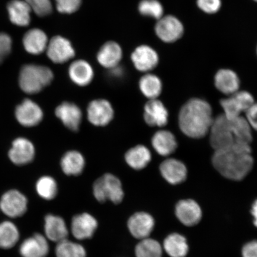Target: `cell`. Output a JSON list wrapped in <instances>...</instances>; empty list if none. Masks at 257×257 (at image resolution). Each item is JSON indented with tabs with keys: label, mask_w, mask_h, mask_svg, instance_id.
Returning <instances> with one entry per match:
<instances>
[{
	"label": "cell",
	"mask_w": 257,
	"mask_h": 257,
	"mask_svg": "<svg viewBox=\"0 0 257 257\" xmlns=\"http://www.w3.org/2000/svg\"><path fill=\"white\" fill-rule=\"evenodd\" d=\"M35 154L33 144L24 138H18L12 144L9 151L10 159L16 165L22 166L32 162Z\"/></svg>",
	"instance_id": "cell-19"
},
{
	"label": "cell",
	"mask_w": 257,
	"mask_h": 257,
	"mask_svg": "<svg viewBox=\"0 0 257 257\" xmlns=\"http://www.w3.org/2000/svg\"><path fill=\"white\" fill-rule=\"evenodd\" d=\"M198 7L207 14H216L221 7V0H197Z\"/></svg>",
	"instance_id": "cell-39"
},
{
	"label": "cell",
	"mask_w": 257,
	"mask_h": 257,
	"mask_svg": "<svg viewBox=\"0 0 257 257\" xmlns=\"http://www.w3.org/2000/svg\"><path fill=\"white\" fill-rule=\"evenodd\" d=\"M253 1H254V2L257 3V0H253Z\"/></svg>",
	"instance_id": "cell-45"
},
{
	"label": "cell",
	"mask_w": 257,
	"mask_h": 257,
	"mask_svg": "<svg viewBox=\"0 0 257 257\" xmlns=\"http://www.w3.org/2000/svg\"><path fill=\"white\" fill-rule=\"evenodd\" d=\"M32 11L40 17H46L53 12L52 3L50 0H24Z\"/></svg>",
	"instance_id": "cell-37"
},
{
	"label": "cell",
	"mask_w": 257,
	"mask_h": 257,
	"mask_svg": "<svg viewBox=\"0 0 257 257\" xmlns=\"http://www.w3.org/2000/svg\"><path fill=\"white\" fill-rule=\"evenodd\" d=\"M86 114L90 123L96 127H104L113 119L114 110L110 101L99 98L89 102Z\"/></svg>",
	"instance_id": "cell-8"
},
{
	"label": "cell",
	"mask_w": 257,
	"mask_h": 257,
	"mask_svg": "<svg viewBox=\"0 0 257 257\" xmlns=\"http://www.w3.org/2000/svg\"><path fill=\"white\" fill-rule=\"evenodd\" d=\"M44 236L48 240L59 243L68 238L69 231L64 218L53 214L44 218Z\"/></svg>",
	"instance_id": "cell-18"
},
{
	"label": "cell",
	"mask_w": 257,
	"mask_h": 257,
	"mask_svg": "<svg viewBox=\"0 0 257 257\" xmlns=\"http://www.w3.org/2000/svg\"><path fill=\"white\" fill-rule=\"evenodd\" d=\"M28 205L27 197L16 189L5 192L0 200V210L11 218L23 216L28 210Z\"/></svg>",
	"instance_id": "cell-6"
},
{
	"label": "cell",
	"mask_w": 257,
	"mask_h": 257,
	"mask_svg": "<svg viewBox=\"0 0 257 257\" xmlns=\"http://www.w3.org/2000/svg\"><path fill=\"white\" fill-rule=\"evenodd\" d=\"M182 133L192 138H201L210 131L214 120L210 104L203 99L193 98L183 105L179 114Z\"/></svg>",
	"instance_id": "cell-3"
},
{
	"label": "cell",
	"mask_w": 257,
	"mask_h": 257,
	"mask_svg": "<svg viewBox=\"0 0 257 257\" xmlns=\"http://www.w3.org/2000/svg\"><path fill=\"white\" fill-rule=\"evenodd\" d=\"M251 127L245 117L229 118L222 114L214 118L211 127L210 144L214 151L240 145H250Z\"/></svg>",
	"instance_id": "cell-1"
},
{
	"label": "cell",
	"mask_w": 257,
	"mask_h": 257,
	"mask_svg": "<svg viewBox=\"0 0 257 257\" xmlns=\"http://www.w3.org/2000/svg\"><path fill=\"white\" fill-rule=\"evenodd\" d=\"M48 43L47 35L40 29H32L25 34L23 44L26 51L33 55H38L46 51Z\"/></svg>",
	"instance_id": "cell-26"
},
{
	"label": "cell",
	"mask_w": 257,
	"mask_h": 257,
	"mask_svg": "<svg viewBox=\"0 0 257 257\" xmlns=\"http://www.w3.org/2000/svg\"><path fill=\"white\" fill-rule=\"evenodd\" d=\"M50 245L46 237L36 233L22 242L19 252L22 257H47Z\"/></svg>",
	"instance_id": "cell-16"
},
{
	"label": "cell",
	"mask_w": 257,
	"mask_h": 257,
	"mask_svg": "<svg viewBox=\"0 0 257 257\" xmlns=\"http://www.w3.org/2000/svg\"><path fill=\"white\" fill-rule=\"evenodd\" d=\"M15 115L19 123L25 127H33L43 120L44 113L36 102L26 99L16 107Z\"/></svg>",
	"instance_id": "cell-14"
},
{
	"label": "cell",
	"mask_w": 257,
	"mask_h": 257,
	"mask_svg": "<svg viewBox=\"0 0 257 257\" xmlns=\"http://www.w3.org/2000/svg\"><path fill=\"white\" fill-rule=\"evenodd\" d=\"M36 191L38 195L45 200L51 201L57 197L58 185L52 177L44 176L38 180Z\"/></svg>",
	"instance_id": "cell-35"
},
{
	"label": "cell",
	"mask_w": 257,
	"mask_h": 257,
	"mask_svg": "<svg viewBox=\"0 0 257 257\" xmlns=\"http://www.w3.org/2000/svg\"><path fill=\"white\" fill-rule=\"evenodd\" d=\"M176 216L186 226L197 224L201 219V209L197 202L192 200L179 201L176 207Z\"/></svg>",
	"instance_id": "cell-20"
},
{
	"label": "cell",
	"mask_w": 257,
	"mask_h": 257,
	"mask_svg": "<svg viewBox=\"0 0 257 257\" xmlns=\"http://www.w3.org/2000/svg\"><path fill=\"white\" fill-rule=\"evenodd\" d=\"M56 117L70 131L77 132L82 124L83 113L79 106L73 102L64 101L55 110Z\"/></svg>",
	"instance_id": "cell-13"
},
{
	"label": "cell",
	"mask_w": 257,
	"mask_h": 257,
	"mask_svg": "<svg viewBox=\"0 0 257 257\" xmlns=\"http://www.w3.org/2000/svg\"><path fill=\"white\" fill-rule=\"evenodd\" d=\"M212 163L218 172L227 179L240 181L251 170L253 160L249 145H240L215 151Z\"/></svg>",
	"instance_id": "cell-2"
},
{
	"label": "cell",
	"mask_w": 257,
	"mask_h": 257,
	"mask_svg": "<svg viewBox=\"0 0 257 257\" xmlns=\"http://www.w3.org/2000/svg\"><path fill=\"white\" fill-rule=\"evenodd\" d=\"M10 20L19 27H27L30 23L32 10L24 0H12L8 5Z\"/></svg>",
	"instance_id": "cell-28"
},
{
	"label": "cell",
	"mask_w": 257,
	"mask_h": 257,
	"mask_svg": "<svg viewBox=\"0 0 257 257\" xmlns=\"http://www.w3.org/2000/svg\"><path fill=\"white\" fill-rule=\"evenodd\" d=\"M53 79V72L49 67L30 64L22 67L19 82L22 91L35 94L50 85Z\"/></svg>",
	"instance_id": "cell-4"
},
{
	"label": "cell",
	"mask_w": 257,
	"mask_h": 257,
	"mask_svg": "<svg viewBox=\"0 0 257 257\" xmlns=\"http://www.w3.org/2000/svg\"><path fill=\"white\" fill-rule=\"evenodd\" d=\"M85 164L84 157L76 150H70L64 153L60 161L63 172L69 176L81 175L85 168Z\"/></svg>",
	"instance_id": "cell-24"
},
{
	"label": "cell",
	"mask_w": 257,
	"mask_h": 257,
	"mask_svg": "<svg viewBox=\"0 0 257 257\" xmlns=\"http://www.w3.org/2000/svg\"><path fill=\"white\" fill-rule=\"evenodd\" d=\"M138 11L141 15L159 20L162 18L164 9L159 0H141L138 5Z\"/></svg>",
	"instance_id": "cell-36"
},
{
	"label": "cell",
	"mask_w": 257,
	"mask_h": 257,
	"mask_svg": "<svg viewBox=\"0 0 257 257\" xmlns=\"http://www.w3.org/2000/svg\"><path fill=\"white\" fill-rule=\"evenodd\" d=\"M163 248L170 257H185L189 250L185 237L178 233L167 237L164 240Z\"/></svg>",
	"instance_id": "cell-30"
},
{
	"label": "cell",
	"mask_w": 257,
	"mask_h": 257,
	"mask_svg": "<svg viewBox=\"0 0 257 257\" xmlns=\"http://www.w3.org/2000/svg\"><path fill=\"white\" fill-rule=\"evenodd\" d=\"M131 60L138 71L149 73L158 65L159 57L152 47L142 45L134 51Z\"/></svg>",
	"instance_id": "cell-15"
},
{
	"label": "cell",
	"mask_w": 257,
	"mask_h": 257,
	"mask_svg": "<svg viewBox=\"0 0 257 257\" xmlns=\"http://www.w3.org/2000/svg\"><path fill=\"white\" fill-rule=\"evenodd\" d=\"M246 119L250 127L257 131V103H253L245 112Z\"/></svg>",
	"instance_id": "cell-41"
},
{
	"label": "cell",
	"mask_w": 257,
	"mask_h": 257,
	"mask_svg": "<svg viewBox=\"0 0 257 257\" xmlns=\"http://www.w3.org/2000/svg\"><path fill=\"white\" fill-rule=\"evenodd\" d=\"M168 110L159 99H149L145 104L144 118L149 126L164 127L168 124Z\"/></svg>",
	"instance_id": "cell-17"
},
{
	"label": "cell",
	"mask_w": 257,
	"mask_h": 257,
	"mask_svg": "<svg viewBox=\"0 0 257 257\" xmlns=\"http://www.w3.org/2000/svg\"><path fill=\"white\" fill-rule=\"evenodd\" d=\"M97 220L91 214L82 213L72 218L70 231L75 239L83 240L91 239L97 230Z\"/></svg>",
	"instance_id": "cell-12"
},
{
	"label": "cell",
	"mask_w": 257,
	"mask_h": 257,
	"mask_svg": "<svg viewBox=\"0 0 257 257\" xmlns=\"http://www.w3.org/2000/svg\"><path fill=\"white\" fill-rule=\"evenodd\" d=\"M139 88L148 99H157L162 92V80L154 74L147 73L141 77Z\"/></svg>",
	"instance_id": "cell-32"
},
{
	"label": "cell",
	"mask_w": 257,
	"mask_h": 257,
	"mask_svg": "<svg viewBox=\"0 0 257 257\" xmlns=\"http://www.w3.org/2000/svg\"><path fill=\"white\" fill-rule=\"evenodd\" d=\"M92 192L99 203L110 201L114 204H119L124 197L120 180L111 173H105L96 179L93 184Z\"/></svg>",
	"instance_id": "cell-5"
},
{
	"label": "cell",
	"mask_w": 257,
	"mask_h": 257,
	"mask_svg": "<svg viewBox=\"0 0 257 257\" xmlns=\"http://www.w3.org/2000/svg\"><path fill=\"white\" fill-rule=\"evenodd\" d=\"M19 239L20 232L14 222L6 220L0 223V248L12 249L18 243Z\"/></svg>",
	"instance_id": "cell-31"
},
{
	"label": "cell",
	"mask_w": 257,
	"mask_h": 257,
	"mask_svg": "<svg viewBox=\"0 0 257 257\" xmlns=\"http://www.w3.org/2000/svg\"><path fill=\"white\" fill-rule=\"evenodd\" d=\"M243 257H257V240L247 243L242 248Z\"/></svg>",
	"instance_id": "cell-42"
},
{
	"label": "cell",
	"mask_w": 257,
	"mask_h": 257,
	"mask_svg": "<svg viewBox=\"0 0 257 257\" xmlns=\"http://www.w3.org/2000/svg\"><path fill=\"white\" fill-rule=\"evenodd\" d=\"M152 153L149 149L143 145H137L132 147L125 154L124 160L131 168L141 170L149 165L152 161Z\"/></svg>",
	"instance_id": "cell-27"
},
{
	"label": "cell",
	"mask_w": 257,
	"mask_h": 257,
	"mask_svg": "<svg viewBox=\"0 0 257 257\" xmlns=\"http://www.w3.org/2000/svg\"><path fill=\"white\" fill-rule=\"evenodd\" d=\"M152 144L159 155L165 157L174 153L177 148L174 135L166 130L157 131L152 138Z\"/></svg>",
	"instance_id": "cell-29"
},
{
	"label": "cell",
	"mask_w": 257,
	"mask_h": 257,
	"mask_svg": "<svg viewBox=\"0 0 257 257\" xmlns=\"http://www.w3.org/2000/svg\"><path fill=\"white\" fill-rule=\"evenodd\" d=\"M56 257H86V250L81 244L68 239L57 243Z\"/></svg>",
	"instance_id": "cell-34"
},
{
	"label": "cell",
	"mask_w": 257,
	"mask_h": 257,
	"mask_svg": "<svg viewBox=\"0 0 257 257\" xmlns=\"http://www.w3.org/2000/svg\"><path fill=\"white\" fill-rule=\"evenodd\" d=\"M58 11L63 14H72L78 11L82 0H55Z\"/></svg>",
	"instance_id": "cell-38"
},
{
	"label": "cell",
	"mask_w": 257,
	"mask_h": 257,
	"mask_svg": "<svg viewBox=\"0 0 257 257\" xmlns=\"http://www.w3.org/2000/svg\"><path fill=\"white\" fill-rule=\"evenodd\" d=\"M135 255L136 257H162L163 248L158 241L148 237L137 244Z\"/></svg>",
	"instance_id": "cell-33"
},
{
	"label": "cell",
	"mask_w": 257,
	"mask_h": 257,
	"mask_svg": "<svg viewBox=\"0 0 257 257\" xmlns=\"http://www.w3.org/2000/svg\"><path fill=\"white\" fill-rule=\"evenodd\" d=\"M12 41L11 37L6 33H0V63L3 62L11 52Z\"/></svg>",
	"instance_id": "cell-40"
},
{
	"label": "cell",
	"mask_w": 257,
	"mask_h": 257,
	"mask_svg": "<svg viewBox=\"0 0 257 257\" xmlns=\"http://www.w3.org/2000/svg\"><path fill=\"white\" fill-rule=\"evenodd\" d=\"M68 74L72 82L80 87L89 85L94 77V70L91 64L83 60L74 61L70 64Z\"/></svg>",
	"instance_id": "cell-23"
},
{
	"label": "cell",
	"mask_w": 257,
	"mask_h": 257,
	"mask_svg": "<svg viewBox=\"0 0 257 257\" xmlns=\"http://www.w3.org/2000/svg\"><path fill=\"white\" fill-rule=\"evenodd\" d=\"M123 57V51L119 44L114 41H108L98 51L96 59L104 68L110 70L119 65Z\"/></svg>",
	"instance_id": "cell-22"
},
{
	"label": "cell",
	"mask_w": 257,
	"mask_h": 257,
	"mask_svg": "<svg viewBox=\"0 0 257 257\" xmlns=\"http://www.w3.org/2000/svg\"><path fill=\"white\" fill-rule=\"evenodd\" d=\"M220 103L225 116L233 118L240 116L243 112H246L254 103V99L248 92L238 91L229 95V97L221 99Z\"/></svg>",
	"instance_id": "cell-7"
},
{
	"label": "cell",
	"mask_w": 257,
	"mask_h": 257,
	"mask_svg": "<svg viewBox=\"0 0 257 257\" xmlns=\"http://www.w3.org/2000/svg\"><path fill=\"white\" fill-rule=\"evenodd\" d=\"M160 171L169 184L177 185L184 182L187 176V169L181 161L168 159L161 163Z\"/></svg>",
	"instance_id": "cell-21"
},
{
	"label": "cell",
	"mask_w": 257,
	"mask_h": 257,
	"mask_svg": "<svg viewBox=\"0 0 257 257\" xmlns=\"http://www.w3.org/2000/svg\"><path fill=\"white\" fill-rule=\"evenodd\" d=\"M256 53H257V47H256Z\"/></svg>",
	"instance_id": "cell-46"
},
{
	"label": "cell",
	"mask_w": 257,
	"mask_h": 257,
	"mask_svg": "<svg viewBox=\"0 0 257 257\" xmlns=\"http://www.w3.org/2000/svg\"><path fill=\"white\" fill-rule=\"evenodd\" d=\"M46 51L48 57L56 64L65 63L75 56V51L71 43L62 36L52 38L48 42Z\"/></svg>",
	"instance_id": "cell-10"
},
{
	"label": "cell",
	"mask_w": 257,
	"mask_h": 257,
	"mask_svg": "<svg viewBox=\"0 0 257 257\" xmlns=\"http://www.w3.org/2000/svg\"><path fill=\"white\" fill-rule=\"evenodd\" d=\"M251 213L253 217V224L257 227V200L252 205Z\"/></svg>",
	"instance_id": "cell-44"
},
{
	"label": "cell",
	"mask_w": 257,
	"mask_h": 257,
	"mask_svg": "<svg viewBox=\"0 0 257 257\" xmlns=\"http://www.w3.org/2000/svg\"><path fill=\"white\" fill-rule=\"evenodd\" d=\"M215 86L218 91L230 95L239 91L240 80L237 74L230 69H221L214 77Z\"/></svg>",
	"instance_id": "cell-25"
},
{
	"label": "cell",
	"mask_w": 257,
	"mask_h": 257,
	"mask_svg": "<svg viewBox=\"0 0 257 257\" xmlns=\"http://www.w3.org/2000/svg\"><path fill=\"white\" fill-rule=\"evenodd\" d=\"M157 36L166 43H173L181 39L184 34L182 22L174 16H163L155 26Z\"/></svg>",
	"instance_id": "cell-9"
},
{
	"label": "cell",
	"mask_w": 257,
	"mask_h": 257,
	"mask_svg": "<svg viewBox=\"0 0 257 257\" xmlns=\"http://www.w3.org/2000/svg\"><path fill=\"white\" fill-rule=\"evenodd\" d=\"M109 70L110 72V76L113 78L120 79L124 76V70L120 65Z\"/></svg>",
	"instance_id": "cell-43"
},
{
	"label": "cell",
	"mask_w": 257,
	"mask_h": 257,
	"mask_svg": "<svg viewBox=\"0 0 257 257\" xmlns=\"http://www.w3.org/2000/svg\"><path fill=\"white\" fill-rule=\"evenodd\" d=\"M127 226L131 235L140 240L150 237L155 226V220L146 212H137L128 218Z\"/></svg>",
	"instance_id": "cell-11"
}]
</instances>
